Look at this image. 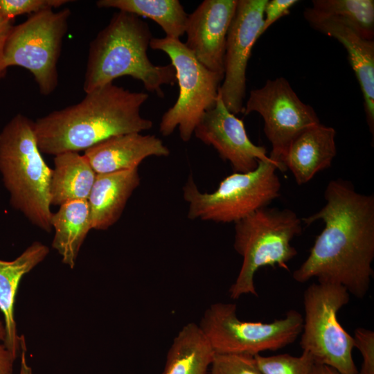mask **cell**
Returning <instances> with one entry per match:
<instances>
[{"mask_svg":"<svg viewBox=\"0 0 374 374\" xmlns=\"http://www.w3.org/2000/svg\"><path fill=\"white\" fill-rule=\"evenodd\" d=\"M325 205L303 219L308 225L322 220L325 226L293 278L305 283L339 284L363 299L373 275L374 196L357 192L341 179L331 180L324 193Z\"/></svg>","mask_w":374,"mask_h":374,"instance_id":"6da1fadb","label":"cell"},{"mask_svg":"<svg viewBox=\"0 0 374 374\" xmlns=\"http://www.w3.org/2000/svg\"><path fill=\"white\" fill-rule=\"evenodd\" d=\"M148 97L114 83L86 93L78 103L34 122L39 149L55 156L78 152L116 135L150 130L152 122L140 114Z\"/></svg>","mask_w":374,"mask_h":374,"instance_id":"7a4b0ae2","label":"cell"},{"mask_svg":"<svg viewBox=\"0 0 374 374\" xmlns=\"http://www.w3.org/2000/svg\"><path fill=\"white\" fill-rule=\"evenodd\" d=\"M148 24L140 17L118 11L91 42L83 89L89 93L122 76L141 81L145 89L163 98V84L177 82L171 64L159 66L150 60L147 51L152 39Z\"/></svg>","mask_w":374,"mask_h":374,"instance_id":"3957f363","label":"cell"},{"mask_svg":"<svg viewBox=\"0 0 374 374\" xmlns=\"http://www.w3.org/2000/svg\"><path fill=\"white\" fill-rule=\"evenodd\" d=\"M0 172L12 207L33 225L50 232L52 169L39 149L34 121L21 114L0 132Z\"/></svg>","mask_w":374,"mask_h":374,"instance_id":"277c9868","label":"cell"},{"mask_svg":"<svg viewBox=\"0 0 374 374\" xmlns=\"http://www.w3.org/2000/svg\"><path fill=\"white\" fill-rule=\"evenodd\" d=\"M235 224L234 249L243 260L229 294L238 299L244 294L258 295L254 276L260 268L289 269L287 262L297 254L290 243L301 234L302 221L290 209L266 206Z\"/></svg>","mask_w":374,"mask_h":374,"instance_id":"5b68a950","label":"cell"},{"mask_svg":"<svg viewBox=\"0 0 374 374\" xmlns=\"http://www.w3.org/2000/svg\"><path fill=\"white\" fill-rule=\"evenodd\" d=\"M278 170H285L273 159L259 161L256 169L230 175L209 193L199 191L190 176L183 188L184 198L189 203L188 217L235 223L267 206L280 195Z\"/></svg>","mask_w":374,"mask_h":374,"instance_id":"8992f818","label":"cell"},{"mask_svg":"<svg viewBox=\"0 0 374 374\" xmlns=\"http://www.w3.org/2000/svg\"><path fill=\"white\" fill-rule=\"evenodd\" d=\"M348 290L339 284L312 283L303 293L305 316L300 346L315 362L344 374L359 371L352 356L353 337L340 324L337 314L350 300Z\"/></svg>","mask_w":374,"mask_h":374,"instance_id":"52a82bcc","label":"cell"},{"mask_svg":"<svg viewBox=\"0 0 374 374\" xmlns=\"http://www.w3.org/2000/svg\"><path fill=\"white\" fill-rule=\"evenodd\" d=\"M150 47L168 55L179 89L177 101L162 116L159 132L167 136L178 127L188 142L204 114L215 106L224 75L202 64L179 39L152 37Z\"/></svg>","mask_w":374,"mask_h":374,"instance_id":"ba28073f","label":"cell"},{"mask_svg":"<svg viewBox=\"0 0 374 374\" xmlns=\"http://www.w3.org/2000/svg\"><path fill=\"white\" fill-rule=\"evenodd\" d=\"M71 14L68 8L33 13L25 21L13 25L6 39V66L29 71L44 96L53 93L58 84L57 65Z\"/></svg>","mask_w":374,"mask_h":374,"instance_id":"9c48e42d","label":"cell"},{"mask_svg":"<svg viewBox=\"0 0 374 374\" xmlns=\"http://www.w3.org/2000/svg\"><path fill=\"white\" fill-rule=\"evenodd\" d=\"M199 326L215 353L254 356L295 341L302 330L303 316L290 310L271 323L244 321L237 317L234 303L220 302L206 309Z\"/></svg>","mask_w":374,"mask_h":374,"instance_id":"30bf717a","label":"cell"},{"mask_svg":"<svg viewBox=\"0 0 374 374\" xmlns=\"http://www.w3.org/2000/svg\"><path fill=\"white\" fill-rule=\"evenodd\" d=\"M253 112L263 118L264 132L272 148L269 156L280 164L291 142L305 130L320 123L314 109L301 100L283 77L267 80L261 88L251 91L242 113Z\"/></svg>","mask_w":374,"mask_h":374,"instance_id":"8fae6325","label":"cell"},{"mask_svg":"<svg viewBox=\"0 0 374 374\" xmlns=\"http://www.w3.org/2000/svg\"><path fill=\"white\" fill-rule=\"evenodd\" d=\"M268 0H238L230 25L224 57V78L218 93L228 110L242 113L246 96V71L251 50L260 37Z\"/></svg>","mask_w":374,"mask_h":374,"instance_id":"7c38bea8","label":"cell"},{"mask_svg":"<svg viewBox=\"0 0 374 374\" xmlns=\"http://www.w3.org/2000/svg\"><path fill=\"white\" fill-rule=\"evenodd\" d=\"M194 133L229 161L235 172L251 171L259 161L271 159L264 147L251 142L243 121L228 110L219 93L215 106L204 114Z\"/></svg>","mask_w":374,"mask_h":374,"instance_id":"4fadbf2b","label":"cell"},{"mask_svg":"<svg viewBox=\"0 0 374 374\" xmlns=\"http://www.w3.org/2000/svg\"><path fill=\"white\" fill-rule=\"evenodd\" d=\"M238 0H205L188 15L186 46L208 69L224 75L227 33Z\"/></svg>","mask_w":374,"mask_h":374,"instance_id":"5bb4252c","label":"cell"},{"mask_svg":"<svg viewBox=\"0 0 374 374\" xmlns=\"http://www.w3.org/2000/svg\"><path fill=\"white\" fill-rule=\"evenodd\" d=\"M303 16L314 30L338 40L346 48L364 98L366 119L374 134V42L344 23L306 8Z\"/></svg>","mask_w":374,"mask_h":374,"instance_id":"9a60e30c","label":"cell"},{"mask_svg":"<svg viewBox=\"0 0 374 374\" xmlns=\"http://www.w3.org/2000/svg\"><path fill=\"white\" fill-rule=\"evenodd\" d=\"M169 154L170 150L160 139L139 132L110 137L87 149L84 154L96 174L138 168L148 157Z\"/></svg>","mask_w":374,"mask_h":374,"instance_id":"2e32d148","label":"cell"},{"mask_svg":"<svg viewBox=\"0 0 374 374\" xmlns=\"http://www.w3.org/2000/svg\"><path fill=\"white\" fill-rule=\"evenodd\" d=\"M335 135L333 127L321 123L308 127L291 142L280 164L299 185L306 184L331 166L337 154Z\"/></svg>","mask_w":374,"mask_h":374,"instance_id":"e0dca14e","label":"cell"},{"mask_svg":"<svg viewBox=\"0 0 374 374\" xmlns=\"http://www.w3.org/2000/svg\"><path fill=\"white\" fill-rule=\"evenodd\" d=\"M49 253L48 247L35 241L18 257L10 261L0 260V310L3 316L4 344L17 358L24 339L17 334L15 318V299L22 277L42 262Z\"/></svg>","mask_w":374,"mask_h":374,"instance_id":"ac0fdd59","label":"cell"},{"mask_svg":"<svg viewBox=\"0 0 374 374\" xmlns=\"http://www.w3.org/2000/svg\"><path fill=\"white\" fill-rule=\"evenodd\" d=\"M139 184L138 168L96 174L87 200L91 229L105 231L114 224Z\"/></svg>","mask_w":374,"mask_h":374,"instance_id":"d6986e66","label":"cell"},{"mask_svg":"<svg viewBox=\"0 0 374 374\" xmlns=\"http://www.w3.org/2000/svg\"><path fill=\"white\" fill-rule=\"evenodd\" d=\"M96 177L84 154L65 152L55 155L50 183L51 204L88 200Z\"/></svg>","mask_w":374,"mask_h":374,"instance_id":"ffe728a7","label":"cell"},{"mask_svg":"<svg viewBox=\"0 0 374 374\" xmlns=\"http://www.w3.org/2000/svg\"><path fill=\"white\" fill-rule=\"evenodd\" d=\"M51 226L55 230L52 247L60 255L62 262L73 269L91 229L88 201L75 200L60 206L52 215Z\"/></svg>","mask_w":374,"mask_h":374,"instance_id":"44dd1931","label":"cell"},{"mask_svg":"<svg viewBox=\"0 0 374 374\" xmlns=\"http://www.w3.org/2000/svg\"><path fill=\"white\" fill-rule=\"evenodd\" d=\"M214 354L199 326L189 323L175 337L162 374H207Z\"/></svg>","mask_w":374,"mask_h":374,"instance_id":"7402d4cb","label":"cell"},{"mask_svg":"<svg viewBox=\"0 0 374 374\" xmlns=\"http://www.w3.org/2000/svg\"><path fill=\"white\" fill-rule=\"evenodd\" d=\"M96 6L149 18L161 27L167 37L179 39L185 33L188 15L178 0H99Z\"/></svg>","mask_w":374,"mask_h":374,"instance_id":"603a6c76","label":"cell"},{"mask_svg":"<svg viewBox=\"0 0 374 374\" xmlns=\"http://www.w3.org/2000/svg\"><path fill=\"white\" fill-rule=\"evenodd\" d=\"M311 8L348 26L364 38L373 40V0H313Z\"/></svg>","mask_w":374,"mask_h":374,"instance_id":"cb8c5ba5","label":"cell"},{"mask_svg":"<svg viewBox=\"0 0 374 374\" xmlns=\"http://www.w3.org/2000/svg\"><path fill=\"white\" fill-rule=\"evenodd\" d=\"M256 364L262 374H312L315 360L307 351L299 357L279 354L264 357L254 355Z\"/></svg>","mask_w":374,"mask_h":374,"instance_id":"d4e9b609","label":"cell"},{"mask_svg":"<svg viewBox=\"0 0 374 374\" xmlns=\"http://www.w3.org/2000/svg\"><path fill=\"white\" fill-rule=\"evenodd\" d=\"M211 374H262L254 356L247 354L215 353Z\"/></svg>","mask_w":374,"mask_h":374,"instance_id":"484cf974","label":"cell"},{"mask_svg":"<svg viewBox=\"0 0 374 374\" xmlns=\"http://www.w3.org/2000/svg\"><path fill=\"white\" fill-rule=\"evenodd\" d=\"M69 0H0V14L12 21L17 16L32 15L46 10L62 7L73 2Z\"/></svg>","mask_w":374,"mask_h":374,"instance_id":"4316f807","label":"cell"},{"mask_svg":"<svg viewBox=\"0 0 374 374\" xmlns=\"http://www.w3.org/2000/svg\"><path fill=\"white\" fill-rule=\"evenodd\" d=\"M353 337L354 347L360 352L363 363L361 374H374V332L357 328Z\"/></svg>","mask_w":374,"mask_h":374,"instance_id":"83f0119b","label":"cell"},{"mask_svg":"<svg viewBox=\"0 0 374 374\" xmlns=\"http://www.w3.org/2000/svg\"><path fill=\"white\" fill-rule=\"evenodd\" d=\"M297 0L268 1L264 9V19L260 36L277 20L289 15L290 8L297 3Z\"/></svg>","mask_w":374,"mask_h":374,"instance_id":"f1b7e54d","label":"cell"},{"mask_svg":"<svg viewBox=\"0 0 374 374\" xmlns=\"http://www.w3.org/2000/svg\"><path fill=\"white\" fill-rule=\"evenodd\" d=\"M12 26L11 21L0 14V80L4 78L8 71V67L4 60V49L6 39Z\"/></svg>","mask_w":374,"mask_h":374,"instance_id":"f546056e","label":"cell"},{"mask_svg":"<svg viewBox=\"0 0 374 374\" xmlns=\"http://www.w3.org/2000/svg\"><path fill=\"white\" fill-rule=\"evenodd\" d=\"M15 357L7 349L0 335V374H13Z\"/></svg>","mask_w":374,"mask_h":374,"instance_id":"4dcf8cb0","label":"cell"},{"mask_svg":"<svg viewBox=\"0 0 374 374\" xmlns=\"http://www.w3.org/2000/svg\"><path fill=\"white\" fill-rule=\"evenodd\" d=\"M26 342L22 341L21 345V362L19 374H33L32 368L28 365L26 357Z\"/></svg>","mask_w":374,"mask_h":374,"instance_id":"1f68e13d","label":"cell"},{"mask_svg":"<svg viewBox=\"0 0 374 374\" xmlns=\"http://www.w3.org/2000/svg\"><path fill=\"white\" fill-rule=\"evenodd\" d=\"M312 374H344L339 372L336 369L322 364L316 363L312 369ZM356 374H361L358 372Z\"/></svg>","mask_w":374,"mask_h":374,"instance_id":"d6a6232c","label":"cell"},{"mask_svg":"<svg viewBox=\"0 0 374 374\" xmlns=\"http://www.w3.org/2000/svg\"><path fill=\"white\" fill-rule=\"evenodd\" d=\"M0 335L3 338V339H5L4 324H3V321H1V319H0Z\"/></svg>","mask_w":374,"mask_h":374,"instance_id":"836d02e7","label":"cell"}]
</instances>
